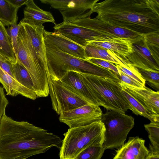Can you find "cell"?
Listing matches in <instances>:
<instances>
[{"label":"cell","mask_w":159,"mask_h":159,"mask_svg":"<svg viewBox=\"0 0 159 159\" xmlns=\"http://www.w3.org/2000/svg\"><path fill=\"white\" fill-rule=\"evenodd\" d=\"M57 135L27 121L15 120L5 113L0 123V159H26L53 147L60 149Z\"/></svg>","instance_id":"cell-1"},{"label":"cell","mask_w":159,"mask_h":159,"mask_svg":"<svg viewBox=\"0 0 159 159\" xmlns=\"http://www.w3.org/2000/svg\"><path fill=\"white\" fill-rule=\"evenodd\" d=\"M94 18L142 35L159 32V0H106L90 10Z\"/></svg>","instance_id":"cell-2"},{"label":"cell","mask_w":159,"mask_h":159,"mask_svg":"<svg viewBox=\"0 0 159 159\" xmlns=\"http://www.w3.org/2000/svg\"><path fill=\"white\" fill-rule=\"evenodd\" d=\"M44 43L47 70L48 76L51 78L61 80L67 72L74 71L110 79L118 83L120 82L117 76L111 71L64 52Z\"/></svg>","instance_id":"cell-3"},{"label":"cell","mask_w":159,"mask_h":159,"mask_svg":"<svg viewBox=\"0 0 159 159\" xmlns=\"http://www.w3.org/2000/svg\"><path fill=\"white\" fill-rule=\"evenodd\" d=\"M80 73L99 106L123 114L130 110L128 101L121 92L122 88L119 83L110 79Z\"/></svg>","instance_id":"cell-4"},{"label":"cell","mask_w":159,"mask_h":159,"mask_svg":"<svg viewBox=\"0 0 159 159\" xmlns=\"http://www.w3.org/2000/svg\"><path fill=\"white\" fill-rule=\"evenodd\" d=\"M105 128L101 120L81 127L69 128L64 134L60 149V159H74L90 145L104 142Z\"/></svg>","instance_id":"cell-5"},{"label":"cell","mask_w":159,"mask_h":159,"mask_svg":"<svg viewBox=\"0 0 159 159\" xmlns=\"http://www.w3.org/2000/svg\"><path fill=\"white\" fill-rule=\"evenodd\" d=\"M101 120L105 128L103 144L105 150L121 146L134 125L132 116L111 110L103 114Z\"/></svg>","instance_id":"cell-6"},{"label":"cell","mask_w":159,"mask_h":159,"mask_svg":"<svg viewBox=\"0 0 159 159\" xmlns=\"http://www.w3.org/2000/svg\"><path fill=\"white\" fill-rule=\"evenodd\" d=\"M43 25L34 26L22 24L19 30L25 42L31 52L39 71L48 78Z\"/></svg>","instance_id":"cell-7"},{"label":"cell","mask_w":159,"mask_h":159,"mask_svg":"<svg viewBox=\"0 0 159 159\" xmlns=\"http://www.w3.org/2000/svg\"><path fill=\"white\" fill-rule=\"evenodd\" d=\"M48 80L52 109L58 115L88 103L68 89L61 80L49 76Z\"/></svg>","instance_id":"cell-8"},{"label":"cell","mask_w":159,"mask_h":159,"mask_svg":"<svg viewBox=\"0 0 159 159\" xmlns=\"http://www.w3.org/2000/svg\"><path fill=\"white\" fill-rule=\"evenodd\" d=\"M57 9L61 14L63 22L67 23L82 18L90 17V11L99 0H40Z\"/></svg>","instance_id":"cell-9"},{"label":"cell","mask_w":159,"mask_h":159,"mask_svg":"<svg viewBox=\"0 0 159 159\" xmlns=\"http://www.w3.org/2000/svg\"><path fill=\"white\" fill-rule=\"evenodd\" d=\"M103 114L99 106L88 103L74 109L62 112L59 120L69 128L86 126L101 120Z\"/></svg>","instance_id":"cell-10"},{"label":"cell","mask_w":159,"mask_h":159,"mask_svg":"<svg viewBox=\"0 0 159 159\" xmlns=\"http://www.w3.org/2000/svg\"><path fill=\"white\" fill-rule=\"evenodd\" d=\"M133 52L127 57L132 65L139 69L159 71V50H150L143 38L133 43Z\"/></svg>","instance_id":"cell-11"},{"label":"cell","mask_w":159,"mask_h":159,"mask_svg":"<svg viewBox=\"0 0 159 159\" xmlns=\"http://www.w3.org/2000/svg\"><path fill=\"white\" fill-rule=\"evenodd\" d=\"M94 31L101 34L129 39L134 42L142 39L143 35L114 26L102 20L87 17L67 23Z\"/></svg>","instance_id":"cell-12"},{"label":"cell","mask_w":159,"mask_h":159,"mask_svg":"<svg viewBox=\"0 0 159 159\" xmlns=\"http://www.w3.org/2000/svg\"><path fill=\"white\" fill-rule=\"evenodd\" d=\"M134 43L129 39L101 34L95 36L88 45L110 50L127 58L133 52Z\"/></svg>","instance_id":"cell-13"},{"label":"cell","mask_w":159,"mask_h":159,"mask_svg":"<svg viewBox=\"0 0 159 159\" xmlns=\"http://www.w3.org/2000/svg\"><path fill=\"white\" fill-rule=\"evenodd\" d=\"M54 32L59 34L74 43L85 48L98 33L76 25L62 22L53 27Z\"/></svg>","instance_id":"cell-14"},{"label":"cell","mask_w":159,"mask_h":159,"mask_svg":"<svg viewBox=\"0 0 159 159\" xmlns=\"http://www.w3.org/2000/svg\"><path fill=\"white\" fill-rule=\"evenodd\" d=\"M43 36L45 43L73 56L87 60L85 48L74 43L58 33L48 31L44 30Z\"/></svg>","instance_id":"cell-15"},{"label":"cell","mask_w":159,"mask_h":159,"mask_svg":"<svg viewBox=\"0 0 159 159\" xmlns=\"http://www.w3.org/2000/svg\"><path fill=\"white\" fill-rule=\"evenodd\" d=\"M145 141L138 136L130 137L116 151L113 159H144L149 153Z\"/></svg>","instance_id":"cell-16"},{"label":"cell","mask_w":159,"mask_h":159,"mask_svg":"<svg viewBox=\"0 0 159 159\" xmlns=\"http://www.w3.org/2000/svg\"><path fill=\"white\" fill-rule=\"evenodd\" d=\"M61 80L68 89L88 103L99 106L94 97L85 85L80 72H68Z\"/></svg>","instance_id":"cell-17"},{"label":"cell","mask_w":159,"mask_h":159,"mask_svg":"<svg viewBox=\"0 0 159 159\" xmlns=\"http://www.w3.org/2000/svg\"><path fill=\"white\" fill-rule=\"evenodd\" d=\"M24 10V18L20 23L30 25L40 26L46 22H50L55 25V19L49 11L39 7L33 0H28Z\"/></svg>","instance_id":"cell-18"},{"label":"cell","mask_w":159,"mask_h":159,"mask_svg":"<svg viewBox=\"0 0 159 159\" xmlns=\"http://www.w3.org/2000/svg\"><path fill=\"white\" fill-rule=\"evenodd\" d=\"M121 87L142 102L152 112L159 114V92L145 87L136 88L120 83Z\"/></svg>","instance_id":"cell-19"},{"label":"cell","mask_w":159,"mask_h":159,"mask_svg":"<svg viewBox=\"0 0 159 159\" xmlns=\"http://www.w3.org/2000/svg\"><path fill=\"white\" fill-rule=\"evenodd\" d=\"M0 83L2 85L7 95L15 97L20 95L33 100L37 98L34 91L20 84L1 67Z\"/></svg>","instance_id":"cell-20"},{"label":"cell","mask_w":159,"mask_h":159,"mask_svg":"<svg viewBox=\"0 0 159 159\" xmlns=\"http://www.w3.org/2000/svg\"><path fill=\"white\" fill-rule=\"evenodd\" d=\"M85 52L87 59L99 58L120 66H127L131 64L127 58L105 48L88 45L85 47Z\"/></svg>","instance_id":"cell-21"},{"label":"cell","mask_w":159,"mask_h":159,"mask_svg":"<svg viewBox=\"0 0 159 159\" xmlns=\"http://www.w3.org/2000/svg\"><path fill=\"white\" fill-rule=\"evenodd\" d=\"M121 92L128 101L130 107V110L134 114L143 116L151 122L159 123V114L152 111L142 102L123 88Z\"/></svg>","instance_id":"cell-22"},{"label":"cell","mask_w":159,"mask_h":159,"mask_svg":"<svg viewBox=\"0 0 159 159\" xmlns=\"http://www.w3.org/2000/svg\"><path fill=\"white\" fill-rule=\"evenodd\" d=\"M19 8L8 0H0V21L5 26L17 24Z\"/></svg>","instance_id":"cell-23"},{"label":"cell","mask_w":159,"mask_h":159,"mask_svg":"<svg viewBox=\"0 0 159 159\" xmlns=\"http://www.w3.org/2000/svg\"><path fill=\"white\" fill-rule=\"evenodd\" d=\"M0 53L12 63L17 61L9 35L1 22L0 23Z\"/></svg>","instance_id":"cell-24"},{"label":"cell","mask_w":159,"mask_h":159,"mask_svg":"<svg viewBox=\"0 0 159 159\" xmlns=\"http://www.w3.org/2000/svg\"><path fill=\"white\" fill-rule=\"evenodd\" d=\"M12 64L14 79L22 85L35 92L33 81L25 67L17 60Z\"/></svg>","instance_id":"cell-25"},{"label":"cell","mask_w":159,"mask_h":159,"mask_svg":"<svg viewBox=\"0 0 159 159\" xmlns=\"http://www.w3.org/2000/svg\"><path fill=\"white\" fill-rule=\"evenodd\" d=\"M103 142L94 143L86 148L73 159H101L105 149Z\"/></svg>","instance_id":"cell-26"},{"label":"cell","mask_w":159,"mask_h":159,"mask_svg":"<svg viewBox=\"0 0 159 159\" xmlns=\"http://www.w3.org/2000/svg\"><path fill=\"white\" fill-rule=\"evenodd\" d=\"M151 142L149 152L159 154V123L151 122L144 125Z\"/></svg>","instance_id":"cell-27"},{"label":"cell","mask_w":159,"mask_h":159,"mask_svg":"<svg viewBox=\"0 0 159 159\" xmlns=\"http://www.w3.org/2000/svg\"><path fill=\"white\" fill-rule=\"evenodd\" d=\"M117 69L129 76L143 86H145V81L138 71L137 68L131 64L127 66L115 65Z\"/></svg>","instance_id":"cell-28"},{"label":"cell","mask_w":159,"mask_h":159,"mask_svg":"<svg viewBox=\"0 0 159 159\" xmlns=\"http://www.w3.org/2000/svg\"><path fill=\"white\" fill-rule=\"evenodd\" d=\"M138 69L145 82H147L150 85L159 91V71Z\"/></svg>","instance_id":"cell-29"},{"label":"cell","mask_w":159,"mask_h":159,"mask_svg":"<svg viewBox=\"0 0 159 159\" xmlns=\"http://www.w3.org/2000/svg\"><path fill=\"white\" fill-rule=\"evenodd\" d=\"M22 26V24L19 23L18 24L12 25L8 27L9 34L16 59L18 51V37L20 29Z\"/></svg>","instance_id":"cell-30"},{"label":"cell","mask_w":159,"mask_h":159,"mask_svg":"<svg viewBox=\"0 0 159 159\" xmlns=\"http://www.w3.org/2000/svg\"><path fill=\"white\" fill-rule=\"evenodd\" d=\"M86 60L93 64L111 71L116 74L118 77L119 75L118 70L116 66L111 62L103 59L96 58H88Z\"/></svg>","instance_id":"cell-31"},{"label":"cell","mask_w":159,"mask_h":159,"mask_svg":"<svg viewBox=\"0 0 159 159\" xmlns=\"http://www.w3.org/2000/svg\"><path fill=\"white\" fill-rule=\"evenodd\" d=\"M143 39L149 46L159 48V32H153L143 35Z\"/></svg>","instance_id":"cell-32"},{"label":"cell","mask_w":159,"mask_h":159,"mask_svg":"<svg viewBox=\"0 0 159 159\" xmlns=\"http://www.w3.org/2000/svg\"><path fill=\"white\" fill-rule=\"evenodd\" d=\"M119 75L118 77L120 81V83L129 86L136 88L141 89L145 87L121 71L118 70Z\"/></svg>","instance_id":"cell-33"},{"label":"cell","mask_w":159,"mask_h":159,"mask_svg":"<svg viewBox=\"0 0 159 159\" xmlns=\"http://www.w3.org/2000/svg\"><path fill=\"white\" fill-rule=\"evenodd\" d=\"M0 67L14 78L12 63L6 57L0 53Z\"/></svg>","instance_id":"cell-34"},{"label":"cell","mask_w":159,"mask_h":159,"mask_svg":"<svg viewBox=\"0 0 159 159\" xmlns=\"http://www.w3.org/2000/svg\"><path fill=\"white\" fill-rule=\"evenodd\" d=\"M8 103L4 89L0 86V123L2 116L5 113V109Z\"/></svg>","instance_id":"cell-35"},{"label":"cell","mask_w":159,"mask_h":159,"mask_svg":"<svg viewBox=\"0 0 159 159\" xmlns=\"http://www.w3.org/2000/svg\"><path fill=\"white\" fill-rule=\"evenodd\" d=\"M14 6L20 8L22 6L25 5L28 0H8Z\"/></svg>","instance_id":"cell-36"},{"label":"cell","mask_w":159,"mask_h":159,"mask_svg":"<svg viewBox=\"0 0 159 159\" xmlns=\"http://www.w3.org/2000/svg\"><path fill=\"white\" fill-rule=\"evenodd\" d=\"M144 159H159V154L149 152V153Z\"/></svg>","instance_id":"cell-37"},{"label":"cell","mask_w":159,"mask_h":159,"mask_svg":"<svg viewBox=\"0 0 159 159\" xmlns=\"http://www.w3.org/2000/svg\"><path fill=\"white\" fill-rule=\"evenodd\" d=\"M1 21H0V23H1Z\"/></svg>","instance_id":"cell-38"},{"label":"cell","mask_w":159,"mask_h":159,"mask_svg":"<svg viewBox=\"0 0 159 159\" xmlns=\"http://www.w3.org/2000/svg\"></svg>","instance_id":"cell-39"},{"label":"cell","mask_w":159,"mask_h":159,"mask_svg":"<svg viewBox=\"0 0 159 159\" xmlns=\"http://www.w3.org/2000/svg\"></svg>","instance_id":"cell-40"}]
</instances>
